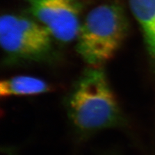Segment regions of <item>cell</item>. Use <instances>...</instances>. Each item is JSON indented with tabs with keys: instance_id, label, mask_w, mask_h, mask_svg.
I'll use <instances>...</instances> for the list:
<instances>
[{
	"instance_id": "cell-6",
	"label": "cell",
	"mask_w": 155,
	"mask_h": 155,
	"mask_svg": "<svg viewBox=\"0 0 155 155\" xmlns=\"http://www.w3.org/2000/svg\"><path fill=\"white\" fill-rule=\"evenodd\" d=\"M50 86L44 80L28 75H20L2 81L0 95L2 97L34 95L46 93Z\"/></svg>"
},
{
	"instance_id": "cell-3",
	"label": "cell",
	"mask_w": 155,
	"mask_h": 155,
	"mask_svg": "<svg viewBox=\"0 0 155 155\" xmlns=\"http://www.w3.org/2000/svg\"><path fill=\"white\" fill-rule=\"evenodd\" d=\"M54 40L33 17L8 13L0 18V43L8 64L50 61L54 53Z\"/></svg>"
},
{
	"instance_id": "cell-4",
	"label": "cell",
	"mask_w": 155,
	"mask_h": 155,
	"mask_svg": "<svg viewBox=\"0 0 155 155\" xmlns=\"http://www.w3.org/2000/svg\"><path fill=\"white\" fill-rule=\"evenodd\" d=\"M32 17L47 29L55 40H76L82 22L78 0H24Z\"/></svg>"
},
{
	"instance_id": "cell-1",
	"label": "cell",
	"mask_w": 155,
	"mask_h": 155,
	"mask_svg": "<svg viewBox=\"0 0 155 155\" xmlns=\"http://www.w3.org/2000/svg\"><path fill=\"white\" fill-rule=\"evenodd\" d=\"M67 108L72 124L84 134L120 127L125 121L101 66L84 71L69 94Z\"/></svg>"
},
{
	"instance_id": "cell-2",
	"label": "cell",
	"mask_w": 155,
	"mask_h": 155,
	"mask_svg": "<svg viewBox=\"0 0 155 155\" xmlns=\"http://www.w3.org/2000/svg\"><path fill=\"white\" fill-rule=\"evenodd\" d=\"M125 10L116 1L100 4L84 18L76 39V51L89 66H101L115 55L127 36Z\"/></svg>"
},
{
	"instance_id": "cell-5",
	"label": "cell",
	"mask_w": 155,
	"mask_h": 155,
	"mask_svg": "<svg viewBox=\"0 0 155 155\" xmlns=\"http://www.w3.org/2000/svg\"><path fill=\"white\" fill-rule=\"evenodd\" d=\"M142 29L150 60L155 67V0H128Z\"/></svg>"
}]
</instances>
